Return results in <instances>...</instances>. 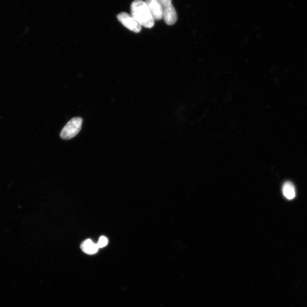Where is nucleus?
<instances>
[{"label": "nucleus", "instance_id": "obj_1", "mask_svg": "<svg viewBox=\"0 0 307 307\" xmlns=\"http://www.w3.org/2000/svg\"><path fill=\"white\" fill-rule=\"evenodd\" d=\"M131 13L142 27L149 28L154 27L155 20L145 1L143 0H135L132 2Z\"/></svg>", "mask_w": 307, "mask_h": 307}, {"label": "nucleus", "instance_id": "obj_2", "mask_svg": "<svg viewBox=\"0 0 307 307\" xmlns=\"http://www.w3.org/2000/svg\"><path fill=\"white\" fill-rule=\"evenodd\" d=\"M83 120L81 117H75L67 123L60 133V137L63 140L74 138L81 131Z\"/></svg>", "mask_w": 307, "mask_h": 307}, {"label": "nucleus", "instance_id": "obj_3", "mask_svg": "<svg viewBox=\"0 0 307 307\" xmlns=\"http://www.w3.org/2000/svg\"><path fill=\"white\" fill-rule=\"evenodd\" d=\"M164 9L163 19L166 24L173 25L175 24L178 17L172 0H159Z\"/></svg>", "mask_w": 307, "mask_h": 307}, {"label": "nucleus", "instance_id": "obj_4", "mask_svg": "<svg viewBox=\"0 0 307 307\" xmlns=\"http://www.w3.org/2000/svg\"><path fill=\"white\" fill-rule=\"evenodd\" d=\"M117 19L125 27L129 30L139 33L142 29V26L135 18L129 14L122 12L118 14Z\"/></svg>", "mask_w": 307, "mask_h": 307}, {"label": "nucleus", "instance_id": "obj_5", "mask_svg": "<svg viewBox=\"0 0 307 307\" xmlns=\"http://www.w3.org/2000/svg\"><path fill=\"white\" fill-rule=\"evenodd\" d=\"M145 2L154 20H161L163 19V7L159 0H146Z\"/></svg>", "mask_w": 307, "mask_h": 307}, {"label": "nucleus", "instance_id": "obj_6", "mask_svg": "<svg viewBox=\"0 0 307 307\" xmlns=\"http://www.w3.org/2000/svg\"><path fill=\"white\" fill-rule=\"evenodd\" d=\"M82 250L85 253L93 255L96 253L98 251L99 248L97 244H95L90 239L86 240L81 245Z\"/></svg>", "mask_w": 307, "mask_h": 307}, {"label": "nucleus", "instance_id": "obj_7", "mask_svg": "<svg viewBox=\"0 0 307 307\" xmlns=\"http://www.w3.org/2000/svg\"><path fill=\"white\" fill-rule=\"evenodd\" d=\"M284 196L288 200H292L296 196L295 188L293 184L287 182L284 184L282 188Z\"/></svg>", "mask_w": 307, "mask_h": 307}, {"label": "nucleus", "instance_id": "obj_8", "mask_svg": "<svg viewBox=\"0 0 307 307\" xmlns=\"http://www.w3.org/2000/svg\"><path fill=\"white\" fill-rule=\"evenodd\" d=\"M108 244V238L106 237L102 236L100 237L99 240L98 241V243H97V246H98V247L100 249V248H103L105 247H106Z\"/></svg>", "mask_w": 307, "mask_h": 307}]
</instances>
